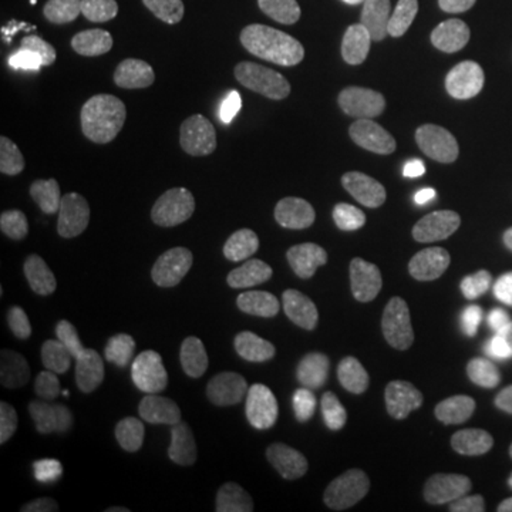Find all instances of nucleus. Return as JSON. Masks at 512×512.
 I'll return each mask as SVG.
<instances>
[{
  "label": "nucleus",
  "mask_w": 512,
  "mask_h": 512,
  "mask_svg": "<svg viewBox=\"0 0 512 512\" xmlns=\"http://www.w3.org/2000/svg\"><path fill=\"white\" fill-rule=\"evenodd\" d=\"M18 131L23 137H32V140H66V143H72L86 131V126H83V117L74 106L40 94V100H35L32 106H26L18 114Z\"/></svg>",
  "instance_id": "obj_15"
},
{
  "label": "nucleus",
  "mask_w": 512,
  "mask_h": 512,
  "mask_svg": "<svg viewBox=\"0 0 512 512\" xmlns=\"http://www.w3.org/2000/svg\"><path fill=\"white\" fill-rule=\"evenodd\" d=\"M60 512H77V510H60Z\"/></svg>",
  "instance_id": "obj_20"
},
{
  "label": "nucleus",
  "mask_w": 512,
  "mask_h": 512,
  "mask_svg": "<svg viewBox=\"0 0 512 512\" xmlns=\"http://www.w3.org/2000/svg\"><path fill=\"white\" fill-rule=\"evenodd\" d=\"M481 211H484V200H481V191L476 183H461L453 191V197L444 202V211H441V242L458 248L467 234L476 228V222L481 220Z\"/></svg>",
  "instance_id": "obj_17"
},
{
  "label": "nucleus",
  "mask_w": 512,
  "mask_h": 512,
  "mask_svg": "<svg viewBox=\"0 0 512 512\" xmlns=\"http://www.w3.org/2000/svg\"><path fill=\"white\" fill-rule=\"evenodd\" d=\"M86 26L100 46H140L163 29V0H97L89 9Z\"/></svg>",
  "instance_id": "obj_8"
},
{
  "label": "nucleus",
  "mask_w": 512,
  "mask_h": 512,
  "mask_svg": "<svg viewBox=\"0 0 512 512\" xmlns=\"http://www.w3.org/2000/svg\"><path fill=\"white\" fill-rule=\"evenodd\" d=\"M322 512H384V504L379 498H373V495L353 493L328 504Z\"/></svg>",
  "instance_id": "obj_19"
},
{
  "label": "nucleus",
  "mask_w": 512,
  "mask_h": 512,
  "mask_svg": "<svg viewBox=\"0 0 512 512\" xmlns=\"http://www.w3.org/2000/svg\"><path fill=\"white\" fill-rule=\"evenodd\" d=\"M180 413L171 396L154 384L131 387L117 419L114 461L126 476H151L177 453Z\"/></svg>",
  "instance_id": "obj_4"
},
{
  "label": "nucleus",
  "mask_w": 512,
  "mask_h": 512,
  "mask_svg": "<svg viewBox=\"0 0 512 512\" xmlns=\"http://www.w3.org/2000/svg\"><path fill=\"white\" fill-rule=\"evenodd\" d=\"M311 160L305 134L288 120L254 117L234 131L228 143V165L242 177H291Z\"/></svg>",
  "instance_id": "obj_5"
},
{
  "label": "nucleus",
  "mask_w": 512,
  "mask_h": 512,
  "mask_svg": "<svg viewBox=\"0 0 512 512\" xmlns=\"http://www.w3.org/2000/svg\"><path fill=\"white\" fill-rule=\"evenodd\" d=\"M237 26L231 0H163V29L188 46H208Z\"/></svg>",
  "instance_id": "obj_12"
},
{
  "label": "nucleus",
  "mask_w": 512,
  "mask_h": 512,
  "mask_svg": "<svg viewBox=\"0 0 512 512\" xmlns=\"http://www.w3.org/2000/svg\"><path fill=\"white\" fill-rule=\"evenodd\" d=\"M49 339V316L37 293L15 274L0 276V345L35 350Z\"/></svg>",
  "instance_id": "obj_10"
},
{
  "label": "nucleus",
  "mask_w": 512,
  "mask_h": 512,
  "mask_svg": "<svg viewBox=\"0 0 512 512\" xmlns=\"http://www.w3.org/2000/svg\"><path fill=\"white\" fill-rule=\"evenodd\" d=\"M390 421V396L373 376H342L330 382L302 419L308 447L342 456L376 441Z\"/></svg>",
  "instance_id": "obj_2"
},
{
  "label": "nucleus",
  "mask_w": 512,
  "mask_h": 512,
  "mask_svg": "<svg viewBox=\"0 0 512 512\" xmlns=\"http://www.w3.org/2000/svg\"><path fill=\"white\" fill-rule=\"evenodd\" d=\"M254 220L237 194L191 188L163 217L165 268L185 285L214 288L237 271L251 245Z\"/></svg>",
  "instance_id": "obj_1"
},
{
  "label": "nucleus",
  "mask_w": 512,
  "mask_h": 512,
  "mask_svg": "<svg viewBox=\"0 0 512 512\" xmlns=\"http://www.w3.org/2000/svg\"><path fill=\"white\" fill-rule=\"evenodd\" d=\"M512 507V467L504 458L467 464L447 490L450 512H504Z\"/></svg>",
  "instance_id": "obj_9"
},
{
  "label": "nucleus",
  "mask_w": 512,
  "mask_h": 512,
  "mask_svg": "<svg viewBox=\"0 0 512 512\" xmlns=\"http://www.w3.org/2000/svg\"><path fill=\"white\" fill-rule=\"evenodd\" d=\"M43 97H55L63 100L80 111L86 131H103L111 123V100L109 94L100 86H94L92 80H86L77 72H55L46 74L40 83Z\"/></svg>",
  "instance_id": "obj_14"
},
{
  "label": "nucleus",
  "mask_w": 512,
  "mask_h": 512,
  "mask_svg": "<svg viewBox=\"0 0 512 512\" xmlns=\"http://www.w3.org/2000/svg\"><path fill=\"white\" fill-rule=\"evenodd\" d=\"M359 288L379 311H419L433 296V262L413 234L387 228L362 248Z\"/></svg>",
  "instance_id": "obj_3"
},
{
  "label": "nucleus",
  "mask_w": 512,
  "mask_h": 512,
  "mask_svg": "<svg viewBox=\"0 0 512 512\" xmlns=\"http://www.w3.org/2000/svg\"><path fill=\"white\" fill-rule=\"evenodd\" d=\"M481 86L501 109L512 111V49H498L484 60Z\"/></svg>",
  "instance_id": "obj_18"
},
{
  "label": "nucleus",
  "mask_w": 512,
  "mask_h": 512,
  "mask_svg": "<svg viewBox=\"0 0 512 512\" xmlns=\"http://www.w3.org/2000/svg\"><path fill=\"white\" fill-rule=\"evenodd\" d=\"M285 6L333 49H353L367 35L365 0H285Z\"/></svg>",
  "instance_id": "obj_11"
},
{
  "label": "nucleus",
  "mask_w": 512,
  "mask_h": 512,
  "mask_svg": "<svg viewBox=\"0 0 512 512\" xmlns=\"http://www.w3.org/2000/svg\"><path fill=\"white\" fill-rule=\"evenodd\" d=\"M0 458L20 478L43 481L52 476L57 467L55 436L43 421H9L0 430Z\"/></svg>",
  "instance_id": "obj_13"
},
{
  "label": "nucleus",
  "mask_w": 512,
  "mask_h": 512,
  "mask_svg": "<svg viewBox=\"0 0 512 512\" xmlns=\"http://www.w3.org/2000/svg\"><path fill=\"white\" fill-rule=\"evenodd\" d=\"M470 154L487 174L512 185V126L484 123L470 134Z\"/></svg>",
  "instance_id": "obj_16"
},
{
  "label": "nucleus",
  "mask_w": 512,
  "mask_h": 512,
  "mask_svg": "<svg viewBox=\"0 0 512 512\" xmlns=\"http://www.w3.org/2000/svg\"><path fill=\"white\" fill-rule=\"evenodd\" d=\"M60 390L66 402L89 427H111L120 419L123 384L111 359H74L60 373Z\"/></svg>",
  "instance_id": "obj_7"
},
{
  "label": "nucleus",
  "mask_w": 512,
  "mask_h": 512,
  "mask_svg": "<svg viewBox=\"0 0 512 512\" xmlns=\"http://www.w3.org/2000/svg\"><path fill=\"white\" fill-rule=\"evenodd\" d=\"M143 94L151 106L174 114L217 106L225 94V74L217 63L202 57L168 60L143 77Z\"/></svg>",
  "instance_id": "obj_6"
}]
</instances>
